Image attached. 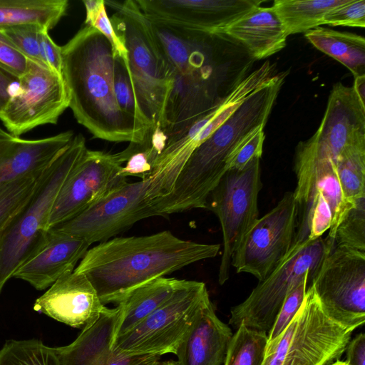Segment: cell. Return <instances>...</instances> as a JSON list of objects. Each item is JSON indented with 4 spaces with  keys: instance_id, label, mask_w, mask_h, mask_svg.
<instances>
[{
    "instance_id": "6da1fadb",
    "label": "cell",
    "mask_w": 365,
    "mask_h": 365,
    "mask_svg": "<svg viewBox=\"0 0 365 365\" xmlns=\"http://www.w3.org/2000/svg\"><path fill=\"white\" fill-rule=\"evenodd\" d=\"M61 75L76 120L96 138L143 144L150 129L125 113L115 96V56L109 41L86 25L61 46Z\"/></svg>"
},
{
    "instance_id": "7a4b0ae2",
    "label": "cell",
    "mask_w": 365,
    "mask_h": 365,
    "mask_svg": "<svg viewBox=\"0 0 365 365\" xmlns=\"http://www.w3.org/2000/svg\"><path fill=\"white\" fill-rule=\"evenodd\" d=\"M219 244L182 240L170 231L115 237L88 249L75 271L84 274L104 305L192 263L216 257Z\"/></svg>"
},
{
    "instance_id": "3957f363",
    "label": "cell",
    "mask_w": 365,
    "mask_h": 365,
    "mask_svg": "<svg viewBox=\"0 0 365 365\" xmlns=\"http://www.w3.org/2000/svg\"><path fill=\"white\" fill-rule=\"evenodd\" d=\"M151 23L172 76L162 129L168 131L186 126L220 101L215 99L214 36Z\"/></svg>"
},
{
    "instance_id": "277c9868",
    "label": "cell",
    "mask_w": 365,
    "mask_h": 365,
    "mask_svg": "<svg viewBox=\"0 0 365 365\" xmlns=\"http://www.w3.org/2000/svg\"><path fill=\"white\" fill-rule=\"evenodd\" d=\"M113 9V31L127 52L125 63L138 108L150 131L165 127L172 76L151 21L135 0L105 1Z\"/></svg>"
},
{
    "instance_id": "5b68a950",
    "label": "cell",
    "mask_w": 365,
    "mask_h": 365,
    "mask_svg": "<svg viewBox=\"0 0 365 365\" xmlns=\"http://www.w3.org/2000/svg\"><path fill=\"white\" fill-rule=\"evenodd\" d=\"M88 148L81 134L48 165L33 197L0 235V292L48 230L55 200Z\"/></svg>"
},
{
    "instance_id": "8992f818",
    "label": "cell",
    "mask_w": 365,
    "mask_h": 365,
    "mask_svg": "<svg viewBox=\"0 0 365 365\" xmlns=\"http://www.w3.org/2000/svg\"><path fill=\"white\" fill-rule=\"evenodd\" d=\"M352 333L327 314L310 285L291 322L267 341L262 365H329L340 359Z\"/></svg>"
},
{
    "instance_id": "52a82bcc",
    "label": "cell",
    "mask_w": 365,
    "mask_h": 365,
    "mask_svg": "<svg viewBox=\"0 0 365 365\" xmlns=\"http://www.w3.org/2000/svg\"><path fill=\"white\" fill-rule=\"evenodd\" d=\"M331 249L324 237L294 243L277 267L230 311L229 324L267 332L288 294L306 277L312 281Z\"/></svg>"
},
{
    "instance_id": "ba28073f",
    "label": "cell",
    "mask_w": 365,
    "mask_h": 365,
    "mask_svg": "<svg viewBox=\"0 0 365 365\" xmlns=\"http://www.w3.org/2000/svg\"><path fill=\"white\" fill-rule=\"evenodd\" d=\"M209 299L204 282L185 280L155 311L130 331L115 337L113 352L159 356L175 354L200 309Z\"/></svg>"
},
{
    "instance_id": "9c48e42d",
    "label": "cell",
    "mask_w": 365,
    "mask_h": 365,
    "mask_svg": "<svg viewBox=\"0 0 365 365\" xmlns=\"http://www.w3.org/2000/svg\"><path fill=\"white\" fill-rule=\"evenodd\" d=\"M262 188L260 158H255L240 170H228L207 197L206 209L218 217L222 232L220 284L228 280L232 256L259 219Z\"/></svg>"
},
{
    "instance_id": "30bf717a",
    "label": "cell",
    "mask_w": 365,
    "mask_h": 365,
    "mask_svg": "<svg viewBox=\"0 0 365 365\" xmlns=\"http://www.w3.org/2000/svg\"><path fill=\"white\" fill-rule=\"evenodd\" d=\"M327 314L353 331L365 322V252L333 247L311 284Z\"/></svg>"
},
{
    "instance_id": "8fae6325",
    "label": "cell",
    "mask_w": 365,
    "mask_h": 365,
    "mask_svg": "<svg viewBox=\"0 0 365 365\" xmlns=\"http://www.w3.org/2000/svg\"><path fill=\"white\" fill-rule=\"evenodd\" d=\"M68 107V91L61 73L29 59L0 120L9 133L19 137L38 126L56 124Z\"/></svg>"
},
{
    "instance_id": "7c38bea8",
    "label": "cell",
    "mask_w": 365,
    "mask_h": 365,
    "mask_svg": "<svg viewBox=\"0 0 365 365\" xmlns=\"http://www.w3.org/2000/svg\"><path fill=\"white\" fill-rule=\"evenodd\" d=\"M132 152L110 153L87 149L61 189L48 230L65 222L118 190L128 181L120 171Z\"/></svg>"
},
{
    "instance_id": "4fadbf2b",
    "label": "cell",
    "mask_w": 365,
    "mask_h": 365,
    "mask_svg": "<svg viewBox=\"0 0 365 365\" xmlns=\"http://www.w3.org/2000/svg\"><path fill=\"white\" fill-rule=\"evenodd\" d=\"M297 220V202L293 192L288 191L245 235L232 256L231 265L237 273L263 280L294 244Z\"/></svg>"
},
{
    "instance_id": "5bb4252c",
    "label": "cell",
    "mask_w": 365,
    "mask_h": 365,
    "mask_svg": "<svg viewBox=\"0 0 365 365\" xmlns=\"http://www.w3.org/2000/svg\"><path fill=\"white\" fill-rule=\"evenodd\" d=\"M153 216L157 214L148 195V182H127L76 217L51 228L82 238L91 245L108 240Z\"/></svg>"
},
{
    "instance_id": "9a60e30c",
    "label": "cell",
    "mask_w": 365,
    "mask_h": 365,
    "mask_svg": "<svg viewBox=\"0 0 365 365\" xmlns=\"http://www.w3.org/2000/svg\"><path fill=\"white\" fill-rule=\"evenodd\" d=\"M358 146H365V104L352 86L339 82L330 91L318 129L299 143L294 157L336 160L346 149Z\"/></svg>"
},
{
    "instance_id": "2e32d148",
    "label": "cell",
    "mask_w": 365,
    "mask_h": 365,
    "mask_svg": "<svg viewBox=\"0 0 365 365\" xmlns=\"http://www.w3.org/2000/svg\"><path fill=\"white\" fill-rule=\"evenodd\" d=\"M152 22L220 36L222 31L262 0H135Z\"/></svg>"
},
{
    "instance_id": "e0dca14e",
    "label": "cell",
    "mask_w": 365,
    "mask_h": 365,
    "mask_svg": "<svg viewBox=\"0 0 365 365\" xmlns=\"http://www.w3.org/2000/svg\"><path fill=\"white\" fill-rule=\"evenodd\" d=\"M90 246L82 238L50 228L13 277L27 282L37 290H43L63 274L73 272Z\"/></svg>"
},
{
    "instance_id": "ac0fdd59",
    "label": "cell",
    "mask_w": 365,
    "mask_h": 365,
    "mask_svg": "<svg viewBox=\"0 0 365 365\" xmlns=\"http://www.w3.org/2000/svg\"><path fill=\"white\" fill-rule=\"evenodd\" d=\"M106 307L90 280L75 270L57 279L34 304V311L82 330L92 325Z\"/></svg>"
},
{
    "instance_id": "d6986e66",
    "label": "cell",
    "mask_w": 365,
    "mask_h": 365,
    "mask_svg": "<svg viewBox=\"0 0 365 365\" xmlns=\"http://www.w3.org/2000/svg\"><path fill=\"white\" fill-rule=\"evenodd\" d=\"M68 130L37 140L0 136V187L49 165L74 137Z\"/></svg>"
},
{
    "instance_id": "ffe728a7",
    "label": "cell",
    "mask_w": 365,
    "mask_h": 365,
    "mask_svg": "<svg viewBox=\"0 0 365 365\" xmlns=\"http://www.w3.org/2000/svg\"><path fill=\"white\" fill-rule=\"evenodd\" d=\"M232 336L230 327L218 318L209 299L177 348V365H222Z\"/></svg>"
},
{
    "instance_id": "44dd1931",
    "label": "cell",
    "mask_w": 365,
    "mask_h": 365,
    "mask_svg": "<svg viewBox=\"0 0 365 365\" xmlns=\"http://www.w3.org/2000/svg\"><path fill=\"white\" fill-rule=\"evenodd\" d=\"M222 35L242 43L249 54L257 60L282 50L286 46L287 38L272 7L261 5L252 9L227 26L222 31Z\"/></svg>"
},
{
    "instance_id": "7402d4cb",
    "label": "cell",
    "mask_w": 365,
    "mask_h": 365,
    "mask_svg": "<svg viewBox=\"0 0 365 365\" xmlns=\"http://www.w3.org/2000/svg\"><path fill=\"white\" fill-rule=\"evenodd\" d=\"M119 317L118 307H106L71 344L53 348L60 365H103L113 353Z\"/></svg>"
},
{
    "instance_id": "603a6c76",
    "label": "cell",
    "mask_w": 365,
    "mask_h": 365,
    "mask_svg": "<svg viewBox=\"0 0 365 365\" xmlns=\"http://www.w3.org/2000/svg\"><path fill=\"white\" fill-rule=\"evenodd\" d=\"M185 279L161 277L126 294L118 302L120 317L115 337L130 331L165 303Z\"/></svg>"
},
{
    "instance_id": "cb8c5ba5",
    "label": "cell",
    "mask_w": 365,
    "mask_h": 365,
    "mask_svg": "<svg viewBox=\"0 0 365 365\" xmlns=\"http://www.w3.org/2000/svg\"><path fill=\"white\" fill-rule=\"evenodd\" d=\"M304 36L319 51L345 66L354 77L365 75L363 36L320 26L307 31Z\"/></svg>"
},
{
    "instance_id": "d4e9b609",
    "label": "cell",
    "mask_w": 365,
    "mask_h": 365,
    "mask_svg": "<svg viewBox=\"0 0 365 365\" xmlns=\"http://www.w3.org/2000/svg\"><path fill=\"white\" fill-rule=\"evenodd\" d=\"M67 0H0V29L37 25L52 29L66 14Z\"/></svg>"
},
{
    "instance_id": "484cf974",
    "label": "cell",
    "mask_w": 365,
    "mask_h": 365,
    "mask_svg": "<svg viewBox=\"0 0 365 365\" xmlns=\"http://www.w3.org/2000/svg\"><path fill=\"white\" fill-rule=\"evenodd\" d=\"M346 0H274L272 9L287 36L306 33L324 24L327 12Z\"/></svg>"
},
{
    "instance_id": "4316f807",
    "label": "cell",
    "mask_w": 365,
    "mask_h": 365,
    "mask_svg": "<svg viewBox=\"0 0 365 365\" xmlns=\"http://www.w3.org/2000/svg\"><path fill=\"white\" fill-rule=\"evenodd\" d=\"M48 165L0 187V235L29 203Z\"/></svg>"
},
{
    "instance_id": "83f0119b",
    "label": "cell",
    "mask_w": 365,
    "mask_h": 365,
    "mask_svg": "<svg viewBox=\"0 0 365 365\" xmlns=\"http://www.w3.org/2000/svg\"><path fill=\"white\" fill-rule=\"evenodd\" d=\"M324 239L331 248L365 252V196L352 202L341 215L333 235Z\"/></svg>"
},
{
    "instance_id": "f1b7e54d",
    "label": "cell",
    "mask_w": 365,
    "mask_h": 365,
    "mask_svg": "<svg viewBox=\"0 0 365 365\" xmlns=\"http://www.w3.org/2000/svg\"><path fill=\"white\" fill-rule=\"evenodd\" d=\"M268 334L240 324L232 334L224 365H262Z\"/></svg>"
},
{
    "instance_id": "f546056e",
    "label": "cell",
    "mask_w": 365,
    "mask_h": 365,
    "mask_svg": "<svg viewBox=\"0 0 365 365\" xmlns=\"http://www.w3.org/2000/svg\"><path fill=\"white\" fill-rule=\"evenodd\" d=\"M335 165L345 200L350 203L365 196V146L346 149L338 156Z\"/></svg>"
},
{
    "instance_id": "4dcf8cb0",
    "label": "cell",
    "mask_w": 365,
    "mask_h": 365,
    "mask_svg": "<svg viewBox=\"0 0 365 365\" xmlns=\"http://www.w3.org/2000/svg\"><path fill=\"white\" fill-rule=\"evenodd\" d=\"M0 365H60L54 349L38 339L9 340L0 349Z\"/></svg>"
},
{
    "instance_id": "1f68e13d",
    "label": "cell",
    "mask_w": 365,
    "mask_h": 365,
    "mask_svg": "<svg viewBox=\"0 0 365 365\" xmlns=\"http://www.w3.org/2000/svg\"><path fill=\"white\" fill-rule=\"evenodd\" d=\"M83 3L86 11L85 24L92 26L99 31L110 43L114 55L121 58L123 61H126V50L113 31L106 13L105 1L83 0Z\"/></svg>"
},
{
    "instance_id": "d6a6232c",
    "label": "cell",
    "mask_w": 365,
    "mask_h": 365,
    "mask_svg": "<svg viewBox=\"0 0 365 365\" xmlns=\"http://www.w3.org/2000/svg\"><path fill=\"white\" fill-rule=\"evenodd\" d=\"M115 56L114 81L118 104L125 113L146 124L136 103L128 70L121 58Z\"/></svg>"
},
{
    "instance_id": "836d02e7",
    "label": "cell",
    "mask_w": 365,
    "mask_h": 365,
    "mask_svg": "<svg viewBox=\"0 0 365 365\" xmlns=\"http://www.w3.org/2000/svg\"><path fill=\"white\" fill-rule=\"evenodd\" d=\"M43 29H45L37 25H21L0 30L28 59L44 65L40 48Z\"/></svg>"
},
{
    "instance_id": "e575fe53",
    "label": "cell",
    "mask_w": 365,
    "mask_h": 365,
    "mask_svg": "<svg viewBox=\"0 0 365 365\" xmlns=\"http://www.w3.org/2000/svg\"><path fill=\"white\" fill-rule=\"evenodd\" d=\"M312 279L306 277L287 296L268 333V341L278 336L288 326L301 307Z\"/></svg>"
},
{
    "instance_id": "d590c367",
    "label": "cell",
    "mask_w": 365,
    "mask_h": 365,
    "mask_svg": "<svg viewBox=\"0 0 365 365\" xmlns=\"http://www.w3.org/2000/svg\"><path fill=\"white\" fill-rule=\"evenodd\" d=\"M264 125L251 131L235 148L229 159V170H240L255 158H261L265 138Z\"/></svg>"
},
{
    "instance_id": "8d00e7d4",
    "label": "cell",
    "mask_w": 365,
    "mask_h": 365,
    "mask_svg": "<svg viewBox=\"0 0 365 365\" xmlns=\"http://www.w3.org/2000/svg\"><path fill=\"white\" fill-rule=\"evenodd\" d=\"M324 24L364 29L365 27V0H346L345 3L327 13L324 19Z\"/></svg>"
},
{
    "instance_id": "74e56055",
    "label": "cell",
    "mask_w": 365,
    "mask_h": 365,
    "mask_svg": "<svg viewBox=\"0 0 365 365\" xmlns=\"http://www.w3.org/2000/svg\"><path fill=\"white\" fill-rule=\"evenodd\" d=\"M133 145V150L128 160L123 165L120 173L123 177H138L141 180H146L153 169L155 155L149 145L148 140L143 144Z\"/></svg>"
},
{
    "instance_id": "f35d334b",
    "label": "cell",
    "mask_w": 365,
    "mask_h": 365,
    "mask_svg": "<svg viewBox=\"0 0 365 365\" xmlns=\"http://www.w3.org/2000/svg\"><path fill=\"white\" fill-rule=\"evenodd\" d=\"M29 59L0 30V67L19 78L26 71Z\"/></svg>"
},
{
    "instance_id": "ab89813d",
    "label": "cell",
    "mask_w": 365,
    "mask_h": 365,
    "mask_svg": "<svg viewBox=\"0 0 365 365\" xmlns=\"http://www.w3.org/2000/svg\"><path fill=\"white\" fill-rule=\"evenodd\" d=\"M40 48L43 64L61 73V46H58L52 40L48 30L43 29L41 31Z\"/></svg>"
},
{
    "instance_id": "60d3db41",
    "label": "cell",
    "mask_w": 365,
    "mask_h": 365,
    "mask_svg": "<svg viewBox=\"0 0 365 365\" xmlns=\"http://www.w3.org/2000/svg\"><path fill=\"white\" fill-rule=\"evenodd\" d=\"M346 360L347 365H365V334H358L350 340L346 347Z\"/></svg>"
},
{
    "instance_id": "b9f144b4",
    "label": "cell",
    "mask_w": 365,
    "mask_h": 365,
    "mask_svg": "<svg viewBox=\"0 0 365 365\" xmlns=\"http://www.w3.org/2000/svg\"><path fill=\"white\" fill-rule=\"evenodd\" d=\"M19 78L0 67V113L15 92Z\"/></svg>"
},
{
    "instance_id": "7bdbcfd3",
    "label": "cell",
    "mask_w": 365,
    "mask_h": 365,
    "mask_svg": "<svg viewBox=\"0 0 365 365\" xmlns=\"http://www.w3.org/2000/svg\"><path fill=\"white\" fill-rule=\"evenodd\" d=\"M151 356L126 355L113 352L103 365H138Z\"/></svg>"
},
{
    "instance_id": "ee69618b",
    "label": "cell",
    "mask_w": 365,
    "mask_h": 365,
    "mask_svg": "<svg viewBox=\"0 0 365 365\" xmlns=\"http://www.w3.org/2000/svg\"><path fill=\"white\" fill-rule=\"evenodd\" d=\"M352 87L360 101L365 104V75L354 77Z\"/></svg>"
},
{
    "instance_id": "f6af8a7d",
    "label": "cell",
    "mask_w": 365,
    "mask_h": 365,
    "mask_svg": "<svg viewBox=\"0 0 365 365\" xmlns=\"http://www.w3.org/2000/svg\"><path fill=\"white\" fill-rule=\"evenodd\" d=\"M160 358L159 356H151L138 365H158L160 362Z\"/></svg>"
},
{
    "instance_id": "bcb514c9",
    "label": "cell",
    "mask_w": 365,
    "mask_h": 365,
    "mask_svg": "<svg viewBox=\"0 0 365 365\" xmlns=\"http://www.w3.org/2000/svg\"><path fill=\"white\" fill-rule=\"evenodd\" d=\"M158 365H177L176 361H160Z\"/></svg>"
},
{
    "instance_id": "7dc6e473",
    "label": "cell",
    "mask_w": 365,
    "mask_h": 365,
    "mask_svg": "<svg viewBox=\"0 0 365 365\" xmlns=\"http://www.w3.org/2000/svg\"><path fill=\"white\" fill-rule=\"evenodd\" d=\"M329 365H347V364L345 362V361H342V360H337Z\"/></svg>"
},
{
    "instance_id": "c3c4849f",
    "label": "cell",
    "mask_w": 365,
    "mask_h": 365,
    "mask_svg": "<svg viewBox=\"0 0 365 365\" xmlns=\"http://www.w3.org/2000/svg\"><path fill=\"white\" fill-rule=\"evenodd\" d=\"M9 132L7 131H5L4 130H3L1 127H0V136H2V135H5L6 134H8Z\"/></svg>"
}]
</instances>
